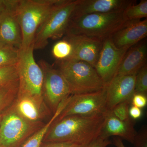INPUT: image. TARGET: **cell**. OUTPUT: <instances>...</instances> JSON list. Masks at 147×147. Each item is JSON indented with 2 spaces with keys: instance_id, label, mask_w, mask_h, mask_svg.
Returning a JSON list of instances; mask_svg holds the SVG:
<instances>
[{
  "instance_id": "obj_30",
  "label": "cell",
  "mask_w": 147,
  "mask_h": 147,
  "mask_svg": "<svg viewBox=\"0 0 147 147\" xmlns=\"http://www.w3.org/2000/svg\"><path fill=\"white\" fill-rule=\"evenodd\" d=\"M111 144L109 139H103L99 137L86 147H107Z\"/></svg>"
},
{
  "instance_id": "obj_34",
  "label": "cell",
  "mask_w": 147,
  "mask_h": 147,
  "mask_svg": "<svg viewBox=\"0 0 147 147\" xmlns=\"http://www.w3.org/2000/svg\"><path fill=\"white\" fill-rule=\"evenodd\" d=\"M3 113H0V125H1V122L2 118Z\"/></svg>"
},
{
  "instance_id": "obj_33",
  "label": "cell",
  "mask_w": 147,
  "mask_h": 147,
  "mask_svg": "<svg viewBox=\"0 0 147 147\" xmlns=\"http://www.w3.org/2000/svg\"><path fill=\"white\" fill-rule=\"evenodd\" d=\"M5 8V0H0V16Z\"/></svg>"
},
{
  "instance_id": "obj_8",
  "label": "cell",
  "mask_w": 147,
  "mask_h": 147,
  "mask_svg": "<svg viewBox=\"0 0 147 147\" xmlns=\"http://www.w3.org/2000/svg\"><path fill=\"white\" fill-rule=\"evenodd\" d=\"M43 73L42 96L47 107L54 115L61 102L71 95L65 79L59 69L44 60L38 62Z\"/></svg>"
},
{
  "instance_id": "obj_1",
  "label": "cell",
  "mask_w": 147,
  "mask_h": 147,
  "mask_svg": "<svg viewBox=\"0 0 147 147\" xmlns=\"http://www.w3.org/2000/svg\"><path fill=\"white\" fill-rule=\"evenodd\" d=\"M105 114L69 116L55 121L45 134L43 142H70L86 146L100 136Z\"/></svg>"
},
{
  "instance_id": "obj_15",
  "label": "cell",
  "mask_w": 147,
  "mask_h": 147,
  "mask_svg": "<svg viewBox=\"0 0 147 147\" xmlns=\"http://www.w3.org/2000/svg\"><path fill=\"white\" fill-rule=\"evenodd\" d=\"M147 36V19L128 21L111 37L119 48L130 47L139 43Z\"/></svg>"
},
{
  "instance_id": "obj_4",
  "label": "cell",
  "mask_w": 147,
  "mask_h": 147,
  "mask_svg": "<svg viewBox=\"0 0 147 147\" xmlns=\"http://www.w3.org/2000/svg\"><path fill=\"white\" fill-rule=\"evenodd\" d=\"M58 69L68 84L71 95L98 91L105 85L94 67L83 61H59Z\"/></svg>"
},
{
  "instance_id": "obj_6",
  "label": "cell",
  "mask_w": 147,
  "mask_h": 147,
  "mask_svg": "<svg viewBox=\"0 0 147 147\" xmlns=\"http://www.w3.org/2000/svg\"><path fill=\"white\" fill-rule=\"evenodd\" d=\"M45 124L27 121L11 105L3 113L0 125V147H22Z\"/></svg>"
},
{
  "instance_id": "obj_35",
  "label": "cell",
  "mask_w": 147,
  "mask_h": 147,
  "mask_svg": "<svg viewBox=\"0 0 147 147\" xmlns=\"http://www.w3.org/2000/svg\"><path fill=\"white\" fill-rule=\"evenodd\" d=\"M78 147H86V146H80Z\"/></svg>"
},
{
  "instance_id": "obj_28",
  "label": "cell",
  "mask_w": 147,
  "mask_h": 147,
  "mask_svg": "<svg viewBox=\"0 0 147 147\" xmlns=\"http://www.w3.org/2000/svg\"><path fill=\"white\" fill-rule=\"evenodd\" d=\"M131 104L141 109L144 108L147 104L146 95L135 93L131 98Z\"/></svg>"
},
{
  "instance_id": "obj_19",
  "label": "cell",
  "mask_w": 147,
  "mask_h": 147,
  "mask_svg": "<svg viewBox=\"0 0 147 147\" xmlns=\"http://www.w3.org/2000/svg\"><path fill=\"white\" fill-rule=\"evenodd\" d=\"M18 79L0 87V113L10 107L18 96Z\"/></svg>"
},
{
  "instance_id": "obj_21",
  "label": "cell",
  "mask_w": 147,
  "mask_h": 147,
  "mask_svg": "<svg viewBox=\"0 0 147 147\" xmlns=\"http://www.w3.org/2000/svg\"><path fill=\"white\" fill-rule=\"evenodd\" d=\"M20 49L0 44V68L16 65L19 58Z\"/></svg>"
},
{
  "instance_id": "obj_11",
  "label": "cell",
  "mask_w": 147,
  "mask_h": 147,
  "mask_svg": "<svg viewBox=\"0 0 147 147\" xmlns=\"http://www.w3.org/2000/svg\"><path fill=\"white\" fill-rule=\"evenodd\" d=\"M64 38L70 42L73 48L71 56L67 60L86 62L94 68L103 40L83 35L65 34Z\"/></svg>"
},
{
  "instance_id": "obj_13",
  "label": "cell",
  "mask_w": 147,
  "mask_h": 147,
  "mask_svg": "<svg viewBox=\"0 0 147 147\" xmlns=\"http://www.w3.org/2000/svg\"><path fill=\"white\" fill-rule=\"evenodd\" d=\"M5 8L0 16V44L20 49L22 42L21 28L11 0H5Z\"/></svg>"
},
{
  "instance_id": "obj_14",
  "label": "cell",
  "mask_w": 147,
  "mask_h": 147,
  "mask_svg": "<svg viewBox=\"0 0 147 147\" xmlns=\"http://www.w3.org/2000/svg\"><path fill=\"white\" fill-rule=\"evenodd\" d=\"M135 3L132 0H78L71 18L91 13L121 12Z\"/></svg>"
},
{
  "instance_id": "obj_20",
  "label": "cell",
  "mask_w": 147,
  "mask_h": 147,
  "mask_svg": "<svg viewBox=\"0 0 147 147\" xmlns=\"http://www.w3.org/2000/svg\"><path fill=\"white\" fill-rule=\"evenodd\" d=\"M63 109V106L60 105L47 123L30 137L21 147H40L48 129L59 115Z\"/></svg>"
},
{
  "instance_id": "obj_7",
  "label": "cell",
  "mask_w": 147,
  "mask_h": 147,
  "mask_svg": "<svg viewBox=\"0 0 147 147\" xmlns=\"http://www.w3.org/2000/svg\"><path fill=\"white\" fill-rule=\"evenodd\" d=\"M78 1L65 0L47 16L36 33L33 44L34 50L43 49L49 40L59 39L65 35Z\"/></svg>"
},
{
  "instance_id": "obj_26",
  "label": "cell",
  "mask_w": 147,
  "mask_h": 147,
  "mask_svg": "<svg viewBox=\"0 0 147 147\" xmlns=\"http://www.w3.org/2000/svg\"><path fill=\"white\" fill-rule=\"evenodd\" d=\"M130 102H123L116 105L110 112L117 118L123 121H128L131 119L129 113Z\"/></svg>"
},
{
  "instance_id": "obj_12",
  "label": "cell",
  "mask_w": 147,
  "mask_h": 147,
  "mask_svg": "<svg viewBox=\"0 0 147 147\" xmlns=\"http://www.w3.org/2000/svg\"><path fill=\"white\" fill-rule=\"evenodd\" d=\"M135 79L136 75H116L106 84L107 111L122 102L131 103L135 93Z\"/></svg>"
},
{
  "instance_id": "obj_27",
  "label": "cell",
  "mask_w": 147,
  "mask_h": 147,
  "mask_svg": "<svg viewBox=\"0 0 147 147\" xmlns=\"http://www.w3.org/2000/svg\"><path fill=\"white\" fill-rule=\"evenodd\" d=\"M133 144L135 147H147V129L146 127L137 133Z\"/></svg>"
},
{
  "instance_id": "obj_18",
  "label": "cell",
  "mask_w": 147,
  "mask_h": 147,
  "mask_svg": "<svg viewBox=\"0 0 147 147\" xmlns=\"http://www.w3.org/2000/svg\"><path fill=\"white\" fill-rule=\"evenodd\" d=\"M147 46L146 42L134 45L127 50L116 75H136L146 64Z\"/></svg>"
},
{
  "instance_id": "obj_31",
  "label": "cell",
  "mask_w": 147,
  "mask_h": 147,
  "mask_svg": "<svg viewBox=\"0 0 147 147\" xmlns=\"http://www.w3.org/2000/svg\"><path fill=\"white\" fill-rule=\"evenodd\" d=\"M129 113L130 117L132 119L135 120L140 118L142 117V111L141 108L132 105L129 108Z\"/></svg>"
},
{
  "instance_id": "obj_10",
  "label": "cell",
  "mask_w": 147,
  "mask_h": 147,
  "mask_svg": "<svg viewBox=\"0 0 147 147\" xmlns=\"http://www.w3.org/2000/svg\"><path fill=\"white\" fill-rule=\"evenodd\" d=\"M128 50L116 47L111 37L103 40L94 68L105 86L116 76L124 56Z\"/></svg>"
},
{
  "instance_id": "obj_24",
  "label": "cell",
  "mask_w": 147,
  "mask_h": 147,
  "mask_svg": "<svg viewBox=\"0 0 147 147\" xmlns=\"http://www.w3.org/2000/svg\"><path fill=\"white\" fill-rule=\"evenodd\" d=\"M135 93L146 95L147 93V65L144 66L136 75Z\"/></svg>"
},
{
  "instance_id": "obj_17",
  "label": "cell",
  "mask_w": 147,
  "mask_h": 147,
  "mask_svg": "<svg viewBox=\"0 0 147 147\" xmlns=\"http://www.w3.org/2000/svg\"><path fill=\"white\" fill-rule=\"evenodd\" d=\"M12 105L19 115L32 122H43L47 116L53 115L46 104H40L28 96H17Z\"/></svg>"
},
{
  "instance_id": "obj_3",
  "label": "cell",
  "mask_w": 147,
  "mask_h": 147,
  "mask_svg": "<svg viewBox=\"0 0 147 147\" xmlns=\"http://www.w3.org/2000/svg\"><path fill=\"white\" fill-rule=\"evenodd\" d=\"M123 11L95 13L70 18L65 34L83 35L104 40L128 21Z\"/></svg>"
},
{
  "instance_id": "obj_16",
  "label": "cell",
  "mask_w": 147,
  "mask_h": 147,
  "mask_svg": "<svg viewBox=\"0 0 147 147\" xmlns=\"http://www.w3.org/2000/svg\"><path fill=\"white\" fill-rule=\"evenodd\" d=\"M135 121L131 119L123 121L113 115L110 111L105 114V121L99 137L109 139L111 136H117L133 144L137 132L134 127Z\"/></svg>"
},
{
  "instance_id": "obj_2",
  "label": "cell",
  "mask_w": 147,
  "mask_h": 147,
  "mask_svg": "<svg viewBox=\"0 0 147 147\" xmlns=\"http://www.w3.org/2000/svg\"><path fill=\"white\" fill-rule=\"evenodd\" d=\"M65 0H11L21 28V49L33 45L38 29L52 12Z\"/></svg>"
},
{
  "instance_id": "obj_25",
  "label": "cell",
  "mask_w": 147,
  "mask_h": 147,
  "mask_svg": "<svg viewBox=\"0 0 147 147\" xmlns=\"http://www.w3.org/2000/svg\"><path fill=\"white\" fill-rule=\"evenodd\" d=\"M18 79L16 65L0 68V87Z\"/></svg>"
},
{
  "instance_id": "obj_9",
  "label": "cell",
  "mask_w": 147,
  "mask_h": 147,
  "mask_svg": "<svg viewBox=\"0 0 147 147\" xmlns=\"http://www.w3.org/2000/svg\"><path fill=\"white\" fill-rule=\"evenodd\" d=\"M105 87L98 91L71 95L67 104L55 121L71 115L91 116L107 112Z\"/></svg>"
},
{
  "instance_id": "obj_5",
  "label": "cell",
  "mask_w": 147,
  "mask_h": 147,
  "mask_svg": "<svg viewBox=\"0 0 147 147\" xmlns=\"http://www.w3.org/2000/svg\"><path fill=\"white\" fill-rule=\"evenodd\" d=\"M34 50L33 45L20 49L16 65L19 81L18 95L31 98L40 104H46L42 96L43 73L35 60Z\"/></svg>"
},
{
  "instance_id": "obj_23",
  "label": "cell",
  "mask_w": 147,
  "mask_h": 147,
  "mask_svg": "<svg viewBox=\"0 0 147 147\" xmlns=\"http://www.w3.org/2000/svg\"><path fill=\"white\" fill-rule=\"evenodd\" d=\"M72 45L68 40L64 38L58 41L54 45L52 49L53 57L59 61L67 60L72 53Z\"/></svg>"
},
{
  "instance_id": "obj_29",
  "label": "cell",
  "mask_w": 147,
  "mask_h": 147,
  "mask_svg": "<svg viewBox=\"0 0 147 147\" xmlns=\"http://www.w3.org/2000/svg\"><path fill=\"white\" fill-rule=\"evenodd\" d=\"M80 145L70 142H43L40 147H78Z\"/></svg>"
},
{
  "instance_id": "obj_32",
  "label": "cell",
  "mask_w": 147,
  "mask_h": 147,
  "mask_svg": "<svg viewBox=\"0 0 147 147\" xmlns=\"http://www.w3.org/2000/svg\"><path fill=\"white\" fill-rule=\"evenodd\" d=\"M113 144L116 147H126L123 142L122 139L118 137L114 138Z\"/></svg>"
},
{
  "instance_id": "obj_22",
  "label": "cell",
  "mask_w": 147,
  "mask_h": 147,
  "mask_svg": "<svg viewBox=\"0 0 147 147\" xmlns=\"http://www.w3.org/2000/svg\"><path fill=\"white\" fill-rule=\"evenodd\" d=\"M124 14L128 21L141 20L147 17V1L142 0L138 4L135 3L129 5L124 11Z\"/></svg>"
}]
</instances>
